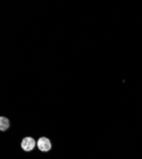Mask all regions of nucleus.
Instances as JSON below:
<instances>
[{"mask_svg": "<svg viewBox=\"0 0 142 159\" xmlns=\"http://www.w3.org/2000/svg\"><path fill=\"white\" fill-rule=\"evenodd\" d=\"M9 119L5 117H0V130L1 131H5L10 127Z\"/></svg>", "mask_w": 142, "mask_h": 159, "instance_id": "nucleus-3", "label": "nucleus"}, {"mask_svg": "<svg viewBox=\"0 0 142 159\" xmlns=\"http://www.w3.org/2000/svg\"><path fill=\"white\" fill-rule=\"evenodd\" d=\"M37 144L38 149L42 152H49L52 148V144L50 139L46 137L39 138Z\"/></svg>", "mask_w": 142, "mask_h": 159, "instance_id": "nucleus-1", "label": "nucleus"}, {"mask_svg": "<svg viewBox=\"0 0 142 159\" xmlns=\"http://www.w3.org/2000/svg\"><path fill=\"white\" fill-rule=\"evenodd\" d=\"M36 146V141L31 137H26L21 142V148L26 152L33 150Z\"/></svg>", "mask_w": 142, "mask_h": 159, "instance_id": "nucleus-2", "label": "nucleus"}]
</instances>
